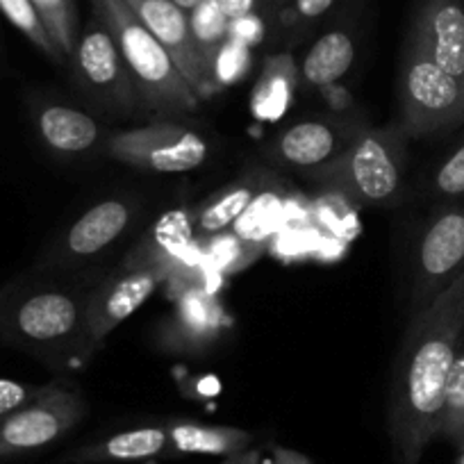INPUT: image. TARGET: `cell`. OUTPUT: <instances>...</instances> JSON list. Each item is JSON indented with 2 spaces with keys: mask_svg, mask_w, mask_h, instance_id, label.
Returning <instances> with one entry per match:
<instances>
[{
  "mask_svg": "<svg viewBox=\"0 0 464 464\" xmlns=\"http://www.w3.org/2000/svg\"><path fill=\"white\" fill-rule=\"evenodd\" d=\"M464 339V274L417 316H410L394 360L387 432L394 464H421L440 437L449 373Z\"/></svg>",
  "mask_w": 464,
  "mask_h": 464,
  "instance_id": "obj_1",
  "label": "cell"
},
{
  "mask_svg": "<svg viewBox=\"0 0 464 464\" xmlns=\"http://www.w3.org/2000/svg\"><path fill=\"white\" fill-rule=\"evenodd\" d=\"M87 298L53 283L19 280L0 292V339L37 358H82Z\"/></svg>",
  "mask_w": 464,
  "mask_h": 464,
  "instance_id": "obj_2",
  "label": "cell"
},
{
  "mask_svg": "<svg viewBox=\"0 0 464 464\" xmlns=\"http://www.w3.org/2000/svg\"><path fill=\"white\" fill-rule=\"evenodd\" d=\"M93 14L105 24L121 51L141 105L162 114L194 111L200 105L198 93L178 71L162 44L132 14L126 0H93Z\"/></svg>",
  "mask_w": 464,
  "mask_h": 464,
  "instance_id": "obj_3",
  "label": "cell"
},
{
  "mask_svg": "<svg viewBox=\"0 0 464 464\" xmlns=\"http://www.w3.org/2000/svg\"><path fill=\"white\" fill-rule=\"evenodd\" d=\"M408 141L399 123L367 126L342 158L307 176V180L355 205H390L403 191Z\"/></svg>",
  "mask_w": 464,
  "mask_h": 464,
  "instance_id": "obj_4",
  "label": "cell"
},
{
  "mask_svg": "<svg viewBox=\"0 0 464 464\" xmlns=\"http://www.w3.org/2000/svg\"><path fill=\"white\" fill-rule=\"evenodd\" d=\"M399 126L410 140L440 135L464 123V82L432 62L408 34L399 71Z\"/></svg>",
  "mask_w": 464,
  "mask_h": 464,
  "instance_id": "obj_5",
  "label": "cell"
},
{
  "mask_svg": "<svg viewBox=\"0 0 464 464\" xmlns=\"http://www.w3.org/2000/svg\"><path fill=\"white\" fill-rule=\"evenodd\" d=\"M464 274V203L440 205L423 223L412 256L410 316L426 310Z\"/></svg>",
  "mask_w": 464,
  "mask_h": 464,
  "instance_id": "obj_6",
  "label": "cell"
},
{
  "mask_svg": "<svg viewBox=\"0 0 464 464\" xmlns=\"http://www.w3.org/2000/svg\"><path fill=\"white\" fill-rule=\"evenodd\" d=\"M89 412L82 394L71 387L46 390L14 412L0 417V462L39 453L64 440Z\"/></svg>",
  "mask_w": 464,
  "mask_h": 464,
  "instance_id": "obj_7",
  "label": "cell"
},
{
  "mask_svg": "<svg viewBox=\"0 0 464 464\" xmlns=\"http://www.w3.org/2000/svg\"><path fill=\"white\" fill-rule=\"evenodd\" d=\"M116 162L153 173H187L208 162L209 146L198 132L178 123L162 121L119 132L105 141Z\"/></svg>",
  "mask_w": 464,
  "mask_h": 464,
  "instance_id": "obj_8",
  "label": "cell"
},
{
  "mask_svg": "<svg viewBox=\"0 0 464 464\" xmlns=\"http://www.w3.org/2000/svg\"><path fill=\"white\" fill-rule=\"evenodd\" d=\"M73 71L80 87L96 102L114 111L130 114L141 105L130 71L114 37L98 16L80 33L73 53Z\"/></svg>",
  "mask_w": 464,
  "mask_h": 464,
  "instance_id": "obj_9",
  "label": "cell"
},
{
  "mask_svg": "<svg viewBox=\"0 0 464 464\" xmlns=\"http://www.w3.org/2000/svg\"><path fill=\"white\" fill-rule=\"evenodd\" d=\"M137 205L128 198H105L75 218L69 230L44 253L42 269H73L110 251L130 230Z\"/></svg>",
  "mask_w": 464,
  "mask_h": 464,
  "instance_id": "obj_10",
  "label": "cell"
},
{
  "mask_svg": "<svg viewBox=\"0 0 464 464\" xmlns=\"http://www.w3.org/2000/svg\"><path fill=\"white\" fill-rule=\"evenodd\" d=\"M167 283V274L150 266H123L105 285L87 296V319H84L82 360L102 346L128 316L135 314L150 298V294Z\"/></svg>",
  "mask_w": 464,
  "mask_h": 464,
  "instance_id": "obj_11",
  "label": "cell"
},
{
  "mask_svg": "<svg viewBox=\"0 0 464 464\" xmlns=\"http://www.w3.org/2000/svg\"><path fill=\"white\" fill-rule=\"evenodd\" d=\"M367 123L358 119H307L280 132L271 144V160L307 176L342 158Z\"/></svg>",
  "mask_w": 464,
  "mask_h": 464,
  "instance_id": "obj_12",
  "label": "cell"
},
{
  "mask_svg": "<svg viewBox=\"0 0 464 464\" xmlns=\"http://www.w3.org/2000/svg\"><path fill=\"white\" fill-rule=\"evenodd\" d=\"M132 14L144 24V28L162 44L164 51L176 62L178 71L185 75L198 96L209 92L203 60L191 34L189 14L171 0H126Z\"/></svg>",
  "mask_w": 464,
  "mask_h": 464,
  "instance_id": "obj_13",
  "label": "cell"
},
{
  "mask_svg": "<svg viewBox=\"0 0 464 464\" xmlns=\"http://www.w3.org/2000/svg\"><path fill=\"white\" fill-rule=\"evenodd\" d=\"M408 34L437 66L464 82V0H419Z\"/></svg>",
  "mask_w": 464,
  "mask_h": 464,
  "instance_id": "obj_14",
  "label": "cell"
},
{
  "mask_svg": "<svg viewBox=\"0 0 464 464\" xmlns=\"http://www.w3.org/2000/svg\"><path fill=\"white\" fill-rule=\"evenodd\" d=\"M171 316L164 321L160 342L171 351L198 353L217 342L218 333L226 325V314L217 294L209 287L182 289L173 296Z\"/></svg>",
  "mask_w": 464,
  "mask_h": 464,
  "instance_id": "obj_15",
  "label": "cell"
},
{
  "mask_svg": "<svg viewBox=\"0 0 464 464\" xmlns=\"http://www.w3.org/2000/svg\"><path fill=\"white\" fill-rule=\"evenodd\" d=\"M200 260L194 237V214L189 209H171L140 239L123 266H150L173 276Z\"/></svg>",
  "mask_w": 464,
  "mask_h": 464,
  "instance_id": "obj_16",
  "label": "cell"
},
{
  "mask_svg": "<svg viewBox=\"0 0 464 464\" xmlns=\"http://www.w3.org/2000/svg\"><path fill=\"white\" fill-rule=\"evenodd\" d=\"M33 126L39 141L57 158H80L102 141L101 123L78 107L46 101L33 107Z\"/></svg>",
  "mask_w": 464,
  "mask_h": 464,
  "instance_id": "obj_17",
  "label": "cell"
},
{
  "mask_svg": "<svg viewBox=\"0 0 464 464\" xmlns=\"http://www.w3.org/2000/svg\"><path fill=\"white\" fill-rule=\"evenodd\" d=\"M169 450L167 426H146L98 440L93 444L80 446L62 455L57 464H111V462H140L162 455Z\"/></svg>",
  "mask_w": 464,
  "mask_h": 464,
  "instance_id": "obj_18",
  "label": "cell"
},
{
  "mask_svg": "<svg viewBox=\"0 0 464 464\" xmlns=\"http://www.w3.org/2000/svg\"><path fill=\"white\" fill-rule=\"evenodd\" d=\"M169 450L185 455H217L237 458L253 444L256 435L235 426H205L194 421H176L167 426Z\"/></svg>",
  "mask_w": 464,
  "mask_h": 464,
  "instance_id": "obj_19",
  "label": "cell"
},
{
  "mask_svg": "<svg viewBox=\"0 0 464 464\" xmlns=\"http://www.w3.org/2000/svg\"><path fill=\"white\" fill-rule=\"evenodd\" d=\"M262 189H265L262 178L251 176L205 200L194 212L196 242H205V239H212L226 232L227 227H235V223L244 217V212L251 208V203Z\"/></svg>",
  "mask_w": 464,
  "mask_h": 464,
  "instance_id": "obj_20",
  "label": "cell"
},
{
  "mask_svg": "<svg viewBox=\"0 0 464 464\" xmlns=\"http://www.w3.org/2000/svg\"><path fill=\"white\" fill-rule=\"evenodd\" d=\"M298 66L292 55L280 53L265 62L260 80L251 93V111L256 121L274 123L287 114L298 84Z\"/></svg>",
  "mask_w": 464,
  "mask_h": 464,
  "instance_id": "obj_21",
  "label": "cell"
},
{
  "mask_svg": "<svg viewBox=\"0 0 464 464\" xmlns=\"http://www.w3.org/2000/svg\"><path fill=\"white\" fill-rule=\"evenodd\" d=\"M355 53H358L355 39L346 30H333L312 44L305 60L298 66V73L312 87H333L351 71Z\"/></svg>",
  "mask_w": 464,
  "mask_h": 464,
  "instance_id": "obj_22",
  "label": "cell"
},
{
  "mask_svg": "<svg viewBox=\"0 0 464 464\" xmlns=\"http://www.w3.org/2000/svg\"><path fill=\"white\" fill-rule=\"evenodd\" d=\"M189 25L191 34H194L196 48L203 60L205 75H208V87H209V69L217 57L218 48L227 42V30H230V19L223 14L217 0H203L194 10L189 12Z\"/></svg>",
  "mask_w": 464,
  "mask_h": 464,
  "instance_id": "obj_23",
  "label": "cell"
},
{
  "mask_svg": "<svg viewBox=\"0 0 464 464\" xmlns=\"http://www.w3.org/2000/svg\"><path fill=\"white\" fill-rule=\"evenodd\" d=\"M440 437L450 441L455 449L464 450V339L446 381Z\"/></svg>",
  "mask_w": 464,
  "mask_h": 464,
  "instance_id": "obj_24",
  "label": "cell"
},
{
  "mask_svg": "<svg viewBox=\"0 0 464 464\" xmlns=\"http://www.w3.org/2000/svg\"><path fill=\"white\" fill-rule=\"evenodd\" d=\"M39 19L64 57H73L78 44V7L75 0H33Z\"/></svg>",
  "mask_w": 464,
  "mask_h": 464,
  "instance_id": "obj_25",
  "label": "cell"
},
{
  "mask_svg": "<svg viewBox=\"0 0 464 464\" xmlns=\"http://www.w3.org/2000/svg\"><path fill=\"white\" fill-rule=\"evenodd\" d=\"M280 212V196L276 191L262 189L257 198L253 200L251 208L244 212V217L235 223V235L242 239L244 244L260 253L265 248L266 237L274 230L276 221H278Z\"/></svg>",
  "mask_w": 464,
  "mask_h": 464,
  "instance_id": "obj_26",
  "label": "cell"
},
{
  "mask_svg": "<svg viewBox=\"0 0 464 464\" xmlns=\"http://www.w3.org/2000/svg\"><path fill=\"white\" fill-rule=\"evenodd\" d=\"M0 14L5 16L34 48L44 53L48 60H53L55 64H64L66 57L62 55L60 48L55 46V42L48 34L46 25L39 19L37 10H34L33 0H0Z\"/></svg>",
  "mask_w": 464,
  "mask_h": 464,
  "instance_id": "obj_27",
  "label": "cell"
},
{
  "mask_svg": "<svg viewBox=\"0 0 464 464\" xmlns=\"http://www.w3.org/2000/svg\"><path fill=\"white\" fill-rule=\"evenodd\" d=\"M428 194L440 205L464 203V140H459L428 176Z\"/></svg>",
  "mask_w": 464,
  "mask_h": 464,
  "instance_id": "obj_28",
  "label": "cell"
},
{
  "mask_svg": "<svg viewBox=\"0 0 464 464\" xmlns=\"http://www.w3.org/2000/svg\"><path fill=\"white\" fill-rule=\"evenodd\" d=\"M248 69H251V48L227 37L209 69V92L235 84L248 73Z\"/></svg>",
  "mask_w": 464,
  "mask_h": 464,
  "instance_id": "obj_29",
  "label": "cell"
},
{
  "mask_svg": "<svg viewBox=\"0 0 464 464\" xmlns=\"http://www.w3.org/2000/svg\"><path fill=\"white\" fill-rule=\"evenodd\" d=\"M44 390H46V385H25V382L12 381V378H0V417H5V414L19 410L21 405L34 401Z\"/></svg>",
  "mask_w": 464,
  "mask_h": 464,
  "instance_id": "obj_30",
  "label": "cell"
},
{
  "mask_svg": "<svg viewBox=\"0 0 464 464\" xmlns=\"http://www.w3.org/2000/svg\"><path fill=\"white\" fill-rule=\"evenodd\" d=\"M227 37L235 39V42H239V44H244V46L253 48L256 44L262 42V37H265V24H262L260 16L253 12V14L242 16V19L230 21Z\"/></svg>",
  "mask_w": 464,
  "mask_h": 464,
  "instance_id": "obj_31",
  "label": "cell"
},
{
  "mask_svg": "<svg viewBox=\"0 0 464 464\" xmlns=\"http://www.w3.org/2000/svg\"><path fill=\"white\" fill-rule=\"evenodd\" d=\"M334 5V0H294V14L303 21L319 19Z\"/></svg>",
  "mask_w": 464,
  "mask_h": 464,
  "instance_id": "obj_32",
  "label": "cell"
},
{
  "mask_svg": "<svg viewBox=\"0 0 464 464\" xmlns=\"http://www.w3.org/2000/svg\"><path fill=\"white\" fill-rule=\"evenodd\" d=\"M217 3L223 10V14H226L230 21L242 19V16L246 14H253V10H256L257 5V0H217Z\"/></svg>",
  "mask_w": 464,
  "mask_h": 464,
  "instance_id": "obj_33",
  "label": "cell"
},
{
  "mask_svg": "<svg viewBox=\"0 0 464 464\" xmlns=\"http://www.w3.org/2000/svg\"><path fill=\"white\" fill-rule=\"evenodd\" d=\"M274 464H312L303 453L292 449H276L274 450Z\"/></svg>",
  "mask_w": 464,
  "mask_h": 464,
  "instance_id": "obj_34",
  "label": "cell"
},
{
  "mask_svg": "<svg viewBox=\"0 0 464 464\" xmlns=\"http://www.w3.org/2000/svg\"><path fill=\"white\" fill-rule=\"evenodd\" d=\"M171 3H176V5L180 7V10H185L187 14H189V12L194 10V7L198 5V3H203V0H171Z\"/></svg>",
  "mask_w": 464,
  "mask_h": 464,
  "instance_id": "obj_35",
  "label": "cell"
},
{
  "mask_svg": "<svg viewBox=\"0 0 464 464\" xmlns=\"http://www.w3.org/2000/svg\"><path fill=\"white\" fill-rule=\"evenodd\" d=\"M278 3H280V0H278Z\"/></svg>",
  "mask_w": 464,
  "mask_h": 464,
  "instance_id": "obj_36",
  "label": "cell"
},
{
  "mask_svg": "<svg viewBox=\"0 0 464 464\" xmlns=\"http://www.w3.org/2000/svg\"><path fill=\"white\" fill-rule=\"evenodd\" d=\"M462 464H464V462H462Z\"/></svg>",
  "mask_w": 464,
  "mask_h": 464,
  "instance_id": "obj_37",
  "label": "cell"
}]
</instances>
